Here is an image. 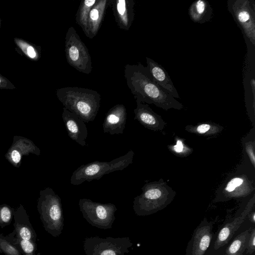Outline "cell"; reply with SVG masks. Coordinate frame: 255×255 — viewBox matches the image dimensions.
<instances>
[{
  "instance_id": "2e32d148",
  "label": "cell",
  "mask_w": 255,
  "mask_h": 255,
  "mask_svg": "<svg viewBox=\"0 0 255 255\" xmlns=\"http://www.w3.org/2000/svg\"><path fill=\"white\" fill-rule=\"evenodd\" d=\"M255 204L254 197L249 202L244 210L231 222L226 224L220 230L215 242L214 248L217 250L227 245L234 234L244 222L248 214L252 211Z\"/></svg>"
},
{
  "instance_id": "d6a6232c",
  "label": "cell",
  "mask_w": 255,
  "mask_h": 255,
  "mask_svg": "<svg viewBox=\"0 0 255 255\" xmlns=\"http://www.w3.org/2000/svg\"><path fill=\"white\" fill-rule=\"evenodd\" d=\"M248 219L253 224L255 223V212L254 211H251L248 215Z\"/></svg>"
},
{
  "instance_id": "1f68e13d",
  "label": "cell",
  "mask_w": 255,
  "mask_h": 255,
  "mask_svg": "<svg viewBox=\"0 0 255 255\" xmlns=\"http://www.w3.org/2000/svg\"><path fill=\"white\" fill-rule=\"evenodd\" d=\"M8 81L4 80V78L0 75V88H8Z\"/></svg>"
},
{
  "instance_id": "7a4b0ae2",
  "label": "cell",
  "mask_w": 255,
  "mask_h": 255,
  "mask_svg": "<svg viewBox=\"0 0 255 255\" xmlns=\"http://www.w3.org/2000/svg\"><path fill=\"white\" fill-rule=\"evenodd\" d=\"M56 96L64 108L85 123L95 120L101 101V95L97 91L82 87H66L57 89Z\"/></svg>"
},
{
  "instance_id": "f546056e",
  "label": "cell",
  "mask_w": 255,
  "mask_h": 255,
  "mask_svg": "<svg viewBox=\"0 0 255 255\" xmlns=\"http://www.w3.org/2000/svg\"><path fill=\"white\" fill-rule=\"evenodd\" d=\"M255 141L254 138L252 140L246 141L244 143L245 153L247 154L254 168H255Z\"/></svg>"
},
{
  "instance_id": "e575fe53",
  "label": "cell",
  "mask_w": 255,
  "mask_h": 255,
  "mask_svg": "<svg viewBox=\"0 0 255 255\" xmlns=\"http://www.w3.org/2000/svg\"><path fill=\"white\" fill-rule=\"evenodd\" d=\"M1 253V251L0 250V253Z\"/></svg>"
},
{
  "instance_id": "5bb4252c",
  "label": "cell",
  "mask_w": 255,
  "mask_h": 255,
  "mask_svg": "<svg viewBox=\"0 0 255 255\" xmlns=\"http://www.w3.org/2000/svg\"><path fill=\"white\" fill-rule=\"evenodd\" d=\"M62 118L70 138L82 146L86 145L88 130L85 123L64 107Z\"/></svg>"
},
{
  "instance_id": "9c48e42d",
  "label": "cell",
  "mask_w": 255,
  "mask_h": 255,
  "mask_svg": "<svg viewBox=\"0 0 255 255\" xmlns=\"http://www.w3.org/2000/svg\"><path fill=\"white\" fill-rule=\"evenodd\" d=\"M227 7L244 35L255 44V2L254 0H228Z\"/></svg>"
},
{
  "instance_id": "83f0119b",
  "label": "cell",
  "mask_w": 255,
  "mask_h": 255,
  "mask_svg": "<svg viewBox=\"0 0 255 255\" xmlns=\"http://www.w3.org/2000/svg\"><path fill=\"white\" fill-rule=\"evenodd\" d=\"M0 250L5 255H22L15 246L1 234H0Z\"/></svg>"
},
{
  "instance_id": "7c38bea8",
  "label": "cell",
  "mask_w": 255,
  "mask_h": 255,
  "mask_svg": "<svg viewBox=\"0 0 255 255\" xmlns=\"http://www.w3.org/2000/svg\"><path fill=\"white\" fill-rule=\"evenodd\" d=\"M40 149L33 142L25 137L16 135L13 137L12 143L5 154V158L14 167H19L24 156L29 154L40 155Z\"/></svg>"
},
{
  "instance_id": "cb8c5ba5",
  "label": "cell",
  "mask_w": 255,
  "mask_h": 255,
  "mask_svg": "<svg viewBox=\"0 0 255 255\" xmlns=\"http://www.w3.org/2000/svg\"><path fill=\"white\" fill-rule=\"evenodd\" d=\"M4 237L22 255H35L37 250L36 242L19 239L12 233Z\"/></svg>"
},
{
  "instance_id": "ac0fdd59",
  "label": "cell",
  "mask_w": 255,
  "mask_h": 255,
  "mask_svg": "<svg viewBox=\"0 0 255 255\" xmlns=\"http://www.w3.org/2000/svg\"><path fill=\"white\" fill-rule=\"evenodd\" d=\"M13 218L14 229L11 233L19 239L36 242V234L29 221L28 215L22 205H20L15 210Z\"/></svg>"
},
{
  "instance_id": "f1b7e54d",
  "label": "cell",
  "mask_w": 255,
  "mask_h": 255,
  "mask_svg": "<svg viewBox=\"0 0 255 255\" xmlns=\"http://www.w3.org/2000/svg\"><path fill=\"white\" fill-rule=\"evenodd\" d=\"M16 42L22 51L29 58L34 60L37 59L39 57V53L35 47H33L31 45L21 40H18Z\"/></svg>"
},
{
  "instance_id": "d6986e66",
  "label": "cell",
  "mask_w": 255,
  "mask_h": 255,
  "mask_svg": "<svg viewBox=\"0 0 255 255\" xmlns=\"http://www.w3.org/2000/svg\"><path fill=\"white\" fill-rule=\"evenodd\" d=\"M147 68L153 80L174 98H180L167 72L159 64L146 57Z\"/></svg>"
},
{
  "instance_id": "9a60e30c",
  "label": "cell",
  "mask_w": 255,
  "mask_h": 255,
  "mask_svg": "<svg viewBox=\"0 0 255 255\" xmlns=\"http://www.w3.org/2000/svg\"><path fill=\"white\" fill-rule=\"evenodd\" d=\"M127 110L123 104L111 108L106 115L103 123L104 133L111 135L122 134L126 127Z\"/></svg>"
},
{
  "instance_id": "277c9868",
  "label": "cell",
  "mask_w": 255,
  "mask_h": 255,
  "mask_svg": "<svg viewBox=\"0 0 255 255\" xmlns=\"http://www.w3.org/2000/svg\"><path fill=\"white\" fill-rule=\"evenodd\" d=\"M37 208L45 230L53 237L59 236L64 227V217L60 197L47 187L41 190Z\"/></svg>"
},
{
  "instance_id": "52a82bcc",
  "label": "cell",
  "mask_w": 255,
  "mask_h": 255,
  "mask_svg": "<svg viewBox=\"0 0 255 255\" xmlns=\"http://www.w3.org/2000/svg\"><path fill=\"white\" fill-rule=\"evenodd\" d=\"M79 206L84 218L92 226L104 230L112 228L117 210L115 204L82 198L79 200Z\"/></svg>"
},
{
  "instance_id": "7402d4cb",
  "label": "cell",
  "mask_w": 255,
  "mask_h": 255,
  "mask_svg": "<svg viewBox=\"0 0 255 255\" xmlns=\"http://www.w3.org/2000/svg\"><path fill=\"white\" fill-rule=\"evenodd\" d=\"M224 129L222 126L212 122L199 123L196 125H187V131L202 136H213L220 133Z\"/></svg>"
},
{
  "instance_id": "3957f363",
  "label": "cell",
  "mask_w": 255,
  "mask_h": 255,
  "mask_svg": "<svg viewBox=\"0 0 255 255\" xmlns=\"http://www.w3.org/2000/svg\"><path fill=\"white\" fill-rule=\"evenodd\" d=\"M142 193L133 201V209L139 216L153 214L166 208L173 201L176 192L162 179L145 184Z\"/></svg>"
},
{
  "instance_id": "484cf974",
  "label": "cell",
  "mask_w": 255,
  "mask_h": 255,
  "mask_svg": "<svg viewBox=\"0 0 255 255\" xmlns=\"http://www.w3.org/2000/svg\"><path fill=\"white\" fill-rule=\"evenodd\" d=\"M174 144L167 145V148L173 154L180 157H185L191 154L193 149L185 143V139L177 136L174 137Z\"/></svg>"
},
{
  "instance_id": "4dcf8cb0",
  "label": "cell",
  "mask_w": 255,
  "mask_h": 255,
  "mask_svg": "<svg viewBox=\"0 0 255 255\" xmlns=\"http://www.w3.org/2000/svg\"><path fill=\"white\" fill-rule=\"evenodd\" d=\"M247 252L249 254H252L255 251V228L252 229L248 238L247 247Z\"/></svg>"
},
{
  "instance_id": "603a6c76",
  "label": "cell",
  "mask_w": 255,
  "mask_h": 255,
  "mask_svg": "<svg viewBox=\"0 0 255 255\" xmlns=\"http://www.w3.org/2000/svg\"><path fill=\"white\" fill-rule=\"evenodd\" d=\"M251 230V228L248 229L235 238L226 250L227 255H243Z\"/></svg>"
},
{
  "instance_id": "5b68a950",
  "label": "cell",
  "mask_w": 255,
  "mask_h": 255,
  "mask_svg": "<svg viewBox=\"0 0 255 255\" xmlns=\"http://www.w3.org/2000/svg\"><path fill=\"white\" fill-rule=\"evenodd\" d=\"M134 153L130 149L127 153L110 161H95L83 164L76 169L70 178V183L79 185L85 181L99 180L104 175L123 170L133 162Z\"/></svg>"
},
{
  "instance_id": "8fae6325",
  "label": "cell",
  "mask_w": 255,
  "mask_h": 255,
  "mask_svg": "<svg viewBox=\"0 0 255 255\" xmlns=\"http://www.w3.org/2000/svg\"><path fill=\"white\" fill-rule=\"evenodd\" d=\"M213 225L206 218L194 230L187 245L186 255H204L212 239Z\"/></svg>"
},
{
  "instance_id": "ba28073f",
  "label": "cell",
  "mask_w": 255,
  "mask_h": 255,
  "mask_svg": "<svg viewBox=\"0 0 255 255\" xmlns=\"http://www.w3.org/2000/svg\"><path fill=\"white\" fill-rule=\"evenodd\" d=\"M132 245L129 237L95 236L86 238L83 242L86 255H125L129 252Z\"/></svg>"
},
{
  "instance_id": "836d02e7",
  "label": "cell",
  "mask_w": 255,
  "mask_h": 255,
  "mask_svg": "<svg viewBox=\"0 0 255 255\" xmlns=\"http://www.w3.org/2000/svg\"><path fill=\"white\" fill-rule=\"evenodd\" d=\"M41 255V253H37L36 255Z\"/></svg>"
},
{
  "instance_id": "ffe728a7",
  "label": "cell",
  "mask_w": 255,
  "mask_h": 255,
  "mask_svg": "<svg viewBox=\"0 0 255 255\" xmlns=\"http://www.w3.org/2000/svg\"><path fill=\"white\" fill-rule=\"evenodd\" d=\"M111 0H97L92 7L88 16L87 29L85 34L90 39L98 33L101 26L105 12Z\"/></svg>"
},
{
  "instance_id": "4316f807",
  "label": "cell",
  "mask_w": 255,
  "mask_h": 255,
  "mask_svg": "<svg viewBox=\"0 0 255 255\" xmlns=\"http://www.w3.org/2000/svg\"><path fill=\"white\" fill-rule=\"evenodd\" d=\"M14 211L8 205H0V227L3 228L11 223Z\"/></svg>"
},
{
  "instance_id": "4fadbf2b",
  "label": "cell",
  "mask_w": 255,
  "mask_h": 255,
  "mask_svg": "<svg viewBox=\"0 0 255 255\" xmlns=\"http://www.w3.org/2000/svg\"><path fill=\"white\" fill-rule=\"evenodd\" d=\"M136 107L134 109V119L137 120L144 128L153 131L162 130L166 123L161 117L155 113L147 104L135 98Z\"/></svg>"
},
{
  "instance_id": "8992f818",
  "label": "cell",
  "mask_w": 255,
  "mask_h": 255,
  "mask_svg": "<svg viewBox=\"0 0 255 255\" xmlns=\"http://www.w3.org/2000/svg\"><path fill=\"white\" fill-rule=\"evenodd\" d=\"M65 39V52L68 64L79 72L89 74L93 68L91 56L74 27L68 28Z\"/></svg>"
},
{
  "instance_id": "e0dca14e",
  "label": "cell",
  "mask_w": 255,
  "mask_h": 255,
  "mask_svg": "<svg viewBox=\"0 0 255 255\" xmlns=\"http://www.w3.org/2000/svg\"><path fill=\"white\" fill-rule=\"evenodd\" d=\"M110 5L118 26L125 30H128L134 18L133 0H111Z\"/></svg>"
},
{
  "instance_id": "6da1fadb",
  "label": "cell",
  "mask_w": 255,
  "mask_h": 255,
  "mask_svg": "<svg viewBox=\"0 0 255 255\" xmlns=\"http://www.w3.org/2000/svg\"><path fill=\"white\" fill-rule=\"evenodd\" d=\"M124 76L134 98H138L142 103L153 104L165 111L184 108L180 102L153 80L147 67L140 63L126 65Z\"/></svg>"
},
{
  "instance_id": "d4e9b609",
  "label": "cell",
  "mask_w": 255,
  "mask_h": 255,
  "mask_svg": "<svg viewBox=\"0 0 255 255\" xmlns=\"http://www.w3.org/2000/svg\"><path fill=\"white\" fill-rule=\"evenodd\" d=\"M97 0L81 1L76 14V22L82 29L84 33L87 29V21L90 11Z\"/></svg>"
},
{
  "instance_id": "44dd1931",
  "label": "cell",
  "mask_w": 255,
  "mask_h": 255,
  "mask_svg": "<svg viewBox=\"0 0 255 255\" xmlns=\"http://www.w3.org/2000/svg\"><path fill=\"white\" fill-rule=\"evenodd\" d=\"M188 14L193 22L200 24L211 20L213 16V9L205 0L194 1L188 9Z\"/></svg>"
},
{
  "instance_id": "30bf717a",
  "label": "cell",
  "mask_w": 255,
  "mask_h": 255,
  "mask_svg": "<svg viewBox=\"0 0 255 255\" xmlns=\"http://www.w3.org/2000/svg\"><path fill=\"white\" fill-rule=\"evenodd\" d=\"M255 189V180L244 173H237L225 184L222 191L217 193L215 202L228 201L233 198L245 197Z\"/></svg>"
}]
</instances>
